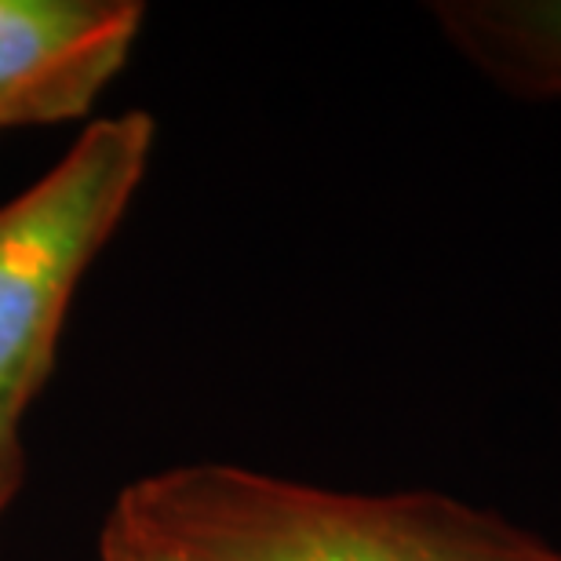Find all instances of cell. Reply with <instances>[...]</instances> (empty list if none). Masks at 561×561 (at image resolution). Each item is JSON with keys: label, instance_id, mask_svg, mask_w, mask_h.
I'll list each match as a JSON object with an SVG mask.
<instances>
[{"label": "cell", "instance_id": "1", "mask_svg": "<svg viewBox=\"0 0 561 561\" xmlns=\"http://www.w3.org/2000/svg\"><path fill=\"white\" fill-rule=\"evenodd\" d=\"M114 511L190 561H561L540 536L431 492L357 496L222 463L142 478Z\"/></svg>", "mask_w": 561, "mask_h": 561}, {"label": "cell", "instance_id": "2", "mask_svg": "<svg viewBox=\"0 0 561 561\" xmlns=\"http://www.w3.org/2000/svg\"><path fill=\"white\" fill-rule=\"evenodd\" d=\"M153 121H95L62 161L0 208V409L26 412L51 373L77 280L146 175Z\"/></svg>", "mask_w": 561, "mask_h": 561}, {"label": "cell", "instance_id": "3", "mask_svg": "<svg viewBox=\"0 0 561 561\" xmlns=\"http://www.w3.org/2000/svg\"><path fill=\"white\" fill-rule=\"evenodd\" d=\"M139 26L136 0H0V131L84 117Z\"/></svg>", "mask_w": 561, "mask_h": 561}, {"label": "cell", "instance_id": "4", "mask_svg": "<svg viewBox=\"0 0 561 561\" xmlns=\"http://www.w3.org/2000/svg\"><path fill=\"white\" fill-rule=\"evenodd\" d=\"M448 41L525 99H561V0H456L437 8Z\"/></svg>", "mask_w": 561, "mask_h": 561}, {"label": "cell", "instance_id": "5", "mask_svg": "<svg viewBox=\"0 0 561 561\" xmlns=\"http://www.w3.org/2000/svg\"><path fill=\"white\" fill-rule=\"evenodd\" d=\"M103 561H190V558H183L175 547H168L153 533L139 529L136 522H128L125 514L114 511L103 536Z\"/></svg>", "mask_w": 561, "mask_h": 561}, {"label": "cell", "instance_id": "6", "mask_svg": "<svg viewBox=\"0 0 561 561\" xmlns=\"http://www.w3.org/2000/svg\"><path fill=\"white\" fill-rule=\"evenodd\" d=\"M15 431H19V412L0 409V507L8 503L11 489H15V481H19V467H22Z\"/></svg>", "mask_w": 561, "mask_h": 561}]
</instances>
